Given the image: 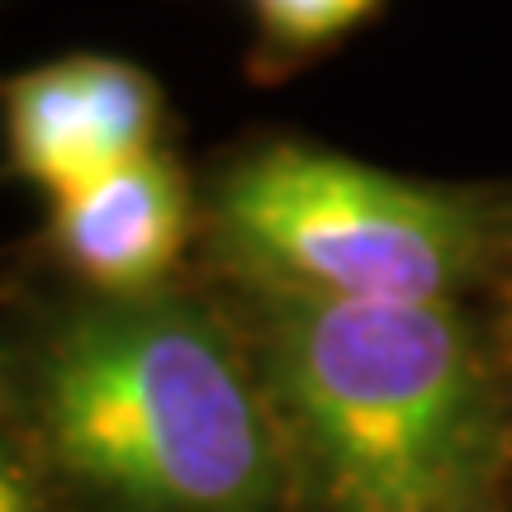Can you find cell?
Instances as JSON below:
<instances>
[{
	"label": "cell",
	"instance_id": "obj_6",
	"mask_svg": "<svg viewBox=\"0 0 512 512\" xmlns=\"http://www.w3.org/2000/svg\"><path fill=\"white\" fill-rule=\"evenodd\" d=\"M384 0H247L252 62L261 76L304 67L375 19Z\"/></svg>",
	"mask_w": 512,
	"mask_h": 512
},
{
	"label": "cell",
	"instance_id": "obj_4",
	"mask_svg": "<svg viewBox=\"0 0 512 512\" xmlns=\"http://www.w3.org/2000/svg\"><path fill=\"white\" fill-rule=\"evenodd\" d=\"M10 166L53 200L157 152L162 86L114 53H67L0 81Z\"/></svg>",
	"mask_w": 512,
	"mask_h": 512
},
{
	"label": "cell",
	"instance_id": "obj_1",
	"mask_svg": "<svg viewBox=\"0 0 512 512\" xmlns=\"http://www.w3.org/2000/svg\"><path fill=\"white\" fill-rule=\"evenodd\" d=\"M43 489L72 512H299L247 332L185 290L81 294L5 366Z\"/></svg>",
	"mask_w": 512,
	"mask_h": 512
},
{
	"label": "cell",
	"instance_id": "obj_5",
	"mask_svg": "<svg viewBox=\"0 0 512 512\" xmlns=\"http://www.w3.org/2000/svg\"><path fill=\"white\" fill-rule=\"evenodd\" d=\"M190 185L162 147L53 200V252L86 294L166 290L190 238Z\"/></svg>",
	"mask_w": 512,
	"mask_h": 512
},
{
	"label": "cell",
	"instance_id": "obj_7",
	"mask_svg": "<svg viewBox=\"0 0 512 512\" xmlns=\"http://www.w3.org/2000/svg\"><path fill=\"white\" fill-rule=\"evenodd\" d=\"M0 512H53V494L10 437H0Z\"/></svg>",
	"mask_w": 512,
	"mask_h": 512
},
{
	"label": "cell",
	"instance_id": "obj_2",
	"mask_svg": "<svg viewBox=\"0 0 512 512\" xmlns=\"http://www.w3.org/2000/svg\"><path fill=\"white\" fill-rule=\"evenodd\" d=\"M299 512H503L512 375L465 304L247 294Z\"/></svg>",
	"mask_w": 512,
	"mask_h": 512
},
{
	"label": "cell",
	"instance_id": "obj_3",
	"mask_svg": "<svg viewBox=\"0 0 512 512\" xmlns=\"http://www.w3.org/2000/svg\"><path fill=\"white\" fill-rule=\"evenodd\" d=\"M209 252L242 294L323 304H465L512 261V190L380 171L261 143L204 200Z\"/></svg>",
	"mask_w": 512,
	"mask_h": 512
},
{
	"label": "cell",
	"instance_id": "obj_8",
	"mask_svg": "<svg viewBox=\"0 0 512 512\" xmlns=\"http://www.w3.org/2000/svg\"><path fill=\"white\" fill-rule=\"evenodd\" d=\"M503 285H508V318H503L498 351H503V366H508V375H512V261H508V271H503Z\"/></svg>",
	"mask_w": 512,
	"mask_h": 512
}]
</instances>
